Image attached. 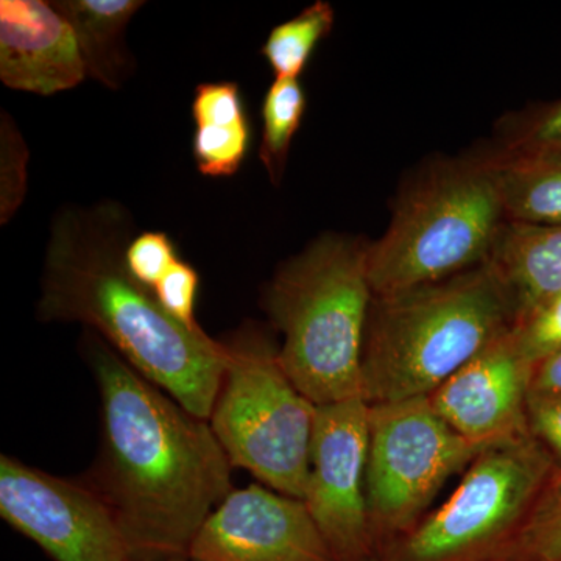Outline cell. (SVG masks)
I'll list each match as a JSON object with an SVG mask.
<instances>
[{"instance_id": "cell-27", "label": "cell", "mask_w": 561, "mask_h": 561, "mask_svg": "<svg viewBox=\"0 0 561 561\" xmlns=\"http://www.w3.org/2000/svg\"><path fill=\"white\" fill-rule=\"evenodd\" d=\"M530 393L561 394V350L535 365Z\"/></svg>"}, {"instance_id": "cell-12", "label": "cell", "mask_w": 561, "mask_h": 561, "mask_svg": "<svg viewBox=\"0 0 561 561\" xmlns=\"http://www.w3.org/2000/svg\"><path fill=\"white\" fill-rule=\"evenodd\" d=\"M534 368L513 328L438 387L432 408L478 448L527 434Z\"/></svg>"}, {"instance_id": "cell-8", "label": "cell", "mask_w": 561, "mask_h": 561, "mask_svg": "<svg viewBox=\"0 0 561 561\" xmlns=\"http://www.w3.org/2000/svg\"><path fill=\"white\" fill-rule=\"evenodd\" d=\"M365 493L373 535L412 530L445 482L483 451L461 438L430 397L370 404Z\"/></svg>"}, {"instance_id": "cell-3", "label": "cell", "mask_w": 561, "mask_h": 561, "mask_svg": "<svg viewBox=\"0 0 561 561\" xmlns=\"http://www.w3.org/2000/svg\"><path fill=\"white\" fill-rule=\"evenodd\" d=\"M516 321L515 300L490 261L438 283L375 297L362 397L368 404L431 397Z\"/></svg>"}, {"instance_id": "cell-11", "label": "cell", "mask_w": 561, "mask_h": 561, "mask_svg": "<svg viewBox=\"0 0 561 561\" xmlns=\"http://www.w3.org/2000/svg\"><path fill=\"white\" fill-rule=\"evenodd\" d=\"M192 561H339L305 502L262 483L234 489L210 513Z\"/></svg>"}, {"instance_id": "cell-23", "label": "cell", "mask_w": 561, "mask_h": 561, "mask_svg": "<svg viewBox=\"0 0 561 561\" xmlns=\"http://www.w3.org/2000/svg\"><path fill=\"white\" fill-rule=\"evenodd\" d=\"M179 260L175 245L164 232H142L133 238L125 250L128 272L150 290L154 289Z\"/></svg>"}, {"instance_id": "cell-17", "label": "cell", "mask_w": 561, "mask_h": 561, "mask_svg": "<svg viewBox=\"0 0 561 561\" xmlns=\"http://www.w3.org/2000/svg\"><path fill=\"white\" fill-rule=\"evenodd\" d=\"M308 99L298 79H276L262 103L260 157L272 183L283 180L291 140L300 128Z\"/></svg>"}, {"instance_id": "cell-29", "label": "cell", "mask_w": 561, "mask_h": 561, "mask_svg": "<svg viewBox=\"0 0 561 561\" xmlns=\"http://www.w3.org/2000/svg\"><path fill=\"white\" fill-rule=\"evenodd\" d=\"M500 561H516V560H511V559H502Z\"/></svg>"}, {"instance_id": "cell-26", "label": "cell", "mask_w": 561, "mask_h": 561, "mask_svg": "<svg viewBox=\"0 0 561 561\" xmlns=\"http://www.w3.org/2000/svg\"><path fill=\"white\" fill-rule=\"evenodd\" d=\"M527 424L530 434L561 465V394L530 393Z\"/></svg>"}, {"instance_id": "cell-7", "label": "cell", "mask_w": 561, "mask_h": 561, "mask_svg": "<svg viewBox=\"0 0 561 561\" xmlns=\"http://www.w3.org/2000/svg\"><path fill=\"white\" fill-rule=\"evenodd\" d=\"M552 471V457L530 432L483 449L394 561H476L512 545Z\"/></svg>"}, {"instance_id": "cell-9", "label": "cell", "mask_w": 561, "mask_h": 561, "mask_svg": "<svg viewBox=\"0 0 561 561\" xmlns=\"http://www.w3.org/2000/svg\"><path fill=\"white\" fill-rule=\"evenodd\" d=\"M0 516L54 561H128L116 516L87 482L0 459Z\"/></svg>"}, {"instance_id": "cell-14", "label": "cell", "mask_w": 561, "mask_h": 561, "mask_svg": "<svg viewBox=\"0 0 561 561\" xmlns=\"http://www.w3.org/2000/svg\"><path fill=\"white\" fill-rule=\"evenodd\" d=\"M489 261L507 284L519 321L561 294V227L507 220Z\"/></svg>"}, {"instance_id": "cell-2", "label": "cell", "mask_w": 561, "mask_h": 561, "mask_svg": "<svg viewBox=\"0 0 561 561\" xmlns=\"http://www.w3.org/2000/svg\"><path fill=\"white\" fill-rule=\"evenodd\" d=\"M130 219L114 203L68 208L51 227L38 317L83 323L147 381L209 420L225 346L173 319L125 264Z\"/></svg>"}, {"instance_id": "cell-10", "label": "cell", "mask_w": 561, "mask_h": 561, "mask_svg": "<svg viewBox=\"0 0 561 561\" xmlns=\"http://www.w3.org/2000/svg\"><path fill=\"white\" fill-rule=\"evenodd\" d=\"M368 413L364 398L317 405L305 502L339 561H364L373 545L368 518Z\"/></svg>"}, {"instance_id": "cell-22", "label": "cell", "mask_w": 561, "mask_h": 561, "mask_svg": "<svg viewBox=\"0 0 561 561\" xmlns=\"http://www.w3.org/2000/svg\"><path fill=\"white\" fill-rule=\"evenodd\" d=\"M516 337L527 359L540 364L561 350V294L542 302L515 324Z\"/></svg>"}, {"instance_id": "cell-21", "label": "cell", "mask_w": 561, "mask_h": 561, "mask_svg": "<svg viewBox=\"0 0 561 561\" xmlns=\"http://www.w3.org/2000/svg\"><path fill=\"white\" fill-rule=\"evenodd\" d=\"M496 150L561 154V99L511 117L502 128Z\"/></svg>"}, {"instance_id": "cell-6", "label": "cell", "mask_w": 561, "mask_h": 561, "mask_svg": "<svg viewBox=\"0 0 561 561\" xmlns=\"http://www.w3.org/2000/svg\"><path fill=\"white\" fill-rule=\"evenodd\" d=\"M209 424L232 468L295 500H305L317 405L297 389L279 350L257 330L236 332Z\"/></svg>"}, {"instance_id": "cell-4", "label": "cell", "mask_w": 561, "mask_h": 561, "mask_svg": "<svg viewBox=\"0 0 561 561\" xmlns=\"http://www.w3.org/2000/svg\"><path fill=\"white\" fill-rule=\"evenodd\" d=\"M368 243L324 234L287 261L264 294L283 332L280 364L316 405L362 397V356L373 298Z\"/></svg>"}, {"instance_id": "cell-1", "label": "cell", "mask_w": 561, "mask_h": 561, "mask_svg": "<svg viewBox=\"0 0 561 561\" xmlns=\"http://www.w3.org/2000/svg\"><path fill=\"white\" fill-rule=\"evenodd\" d=\"M84 356L101 397V448L84 481L108 504L131 559L190 557L234 490L230 459L195 416L91 334Z\"/></svg>"}, {"instance_id": "cell-15", "label": "cell", "mask_w": 561, "mask_h": 561, "mask_svg": "<svg viewBox=\"0 0 561 561\" xmlns=\"http://www.w3.org/2000/svg\"><path fill=\"white\" fill-rule=\"evenodd\" d=\"M54 5L72 25L88 76L117 90L130 73L125 28L140 0H61Z\"/></svg>"}, {"instance_id": "cell-5", "label": "cell", "mask_w": 561, "mask_h": 561, "mask_svg": "<svg viewBox=\"0 0 561 561\" xmlns=\"http://www.w3.org/2000/svg\"><path fill=\"white\" fill-rule=\"evenodd\" d=\"M505 224L485 153L431 162L402 187L381 239L368 243L373 295L426 286L485 264Z\"/></svg>"}, {"instance_id": "cell-20", "label": "cell", "mask_w": 561, "mask_h": 561, "mask_svg": "<svg viewBox=\"0 0 561 561\" xmlns=\"http://www.w3.org/2000/svg\"><path fill=\"white\" fill-rule=\"evenodd\" d=\"M516 561H561V470H553L512 541Z\"/></svg>"}, {"instance_id": "cell-16", "label": "cell", "mask_w": 561, "mask_h": 561, "mask_svg": "<svg viewBox=\"0 0 561 561\" xmlns=\"http://www.w3.org/2000/svg\"><path fill=\"white\" fill-rule=\"evenodd\" d=\"M505 217L531 227H561V154L486 151Z\"/></svg>"}, {"instance_id": "cell-24", "label": "cell", "mask_w": 561, "mask_h": 561, "mask_svg": "<svg viewBox=\"0 0 561 561\" xmlns=\"http://www.w3.org/2000/svg\"><path fill=\"white\" fill-rule=\"evenodd\" d=\"M198 284L197 271L186 261L179 260L153 289L162 308L191 331H203L195 317Z\"/></svg>"}, {"instance_id": "cell-18", "label": "cell", "mask_w": 561, "mask_h": 561, "mask_svg": "<svg viewBox=\"0 0 561 561\" xmlns=\"http://www.w3.org/2000/svg\"><path fill=\"white\" fill-rule=\"evenodd\" d=\"M334 9L331 3L317 0L298 16L273 28L262 55L276 79H298L321 39L332 31Z\"/></svg>"}, {"instance_id": "cell-19", "label": "cell", "mask_w": 561, "mask_h": 561, "mask_svg": "<svg viewBox=\"0 0 561 561\" xmlns=\"http://www.w3.org/2000/svg\"><path fill=\"white\" fill-rule=\"evenodd\" d=\"M192 151L206 176H231L241 169L250 149L249 117H210L195 122Z\"/></svg>"}, {"instance_id": "cell-13", "label": "cell", "mask_w": 561, "mask_h": 561, "mask_svg": "<svg viewBox=\"0 0 561 561\" xmlns=\"http://www.w3.org/2000/svg\"><path fill=\"white\" fill-rule=\"evenodd\" d=\"M87 76L76 32L54 2H0V80L5 87L54 95Z\"/></svg>"}, {"instance_id": "cell-25", "label": "cell", "mask_w": 561, "mask_h": 561, "mask_svg": "<svg viewBox=\"0 0 561 561\" xmlns=\"http://www.w3.org/2000/svg\"><path fill=\"white\" fill-rule=\"evenodd\" d=\"M27 150L20 133L3 119L2 127V221L9 220L24 197Z\"/></svg>"}, {"instance_id": "cell-28", "label": "cell", "mask_w": 561, "mask_h": 561, "mask_svg": "<svg viewBox=\"0 0 561 561\" xmlns=\"http://www.w3.org/2000/svg\"><path fill=\"white\" fill-rule=\"evenodd\" d=\"M128 561H192L190 557H162V559H130Z\"/></svg>"}]
</instances>
